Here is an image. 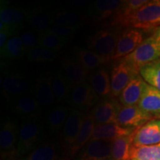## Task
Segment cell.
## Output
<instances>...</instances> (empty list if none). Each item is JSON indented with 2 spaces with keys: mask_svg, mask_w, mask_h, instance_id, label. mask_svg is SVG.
Instances as JSON below:
<instances>
[{
  "mask_svg": "<svg viewBox=\"0 0 160 160\" xmlns=\"http://www.w3.org/2000/svg\"><path fill=\"white\" fill-rule=\"evenodd\" d=\"M42 128L37 119L25 120L19 128L17 145L18 157H25L40 144Z\"/></svg>",
  "mask_w": 160,
  "mask_h": 160,
  "instance_id": "3",
  "label": "cell"
},
{
  "mask_svg": "<svg viewBox=\"0 0 160 160\" xmlns=\"http://www.w3.org/2000/svg\"><path fill=\"white\" fill-rule=\"evenodd\" d=\"M53 75L45 73L36 80L33 85V97L42 108H48L56 104L52 88Z\"/></svg>",
  "mask_w": 160,
  "mask_h": 160,
  "instance_id": "14",
  "label": "cell"
},
{
  "mask_svg": "<svg viewBox=\"0 0 160 160\" xmlns=\"http://www.w3.org/2000/svg\"><path fill=\"white\" fill-rule=\"evenodd\" d=\"M84 117L81 111L73 108L69 111L68 117L62 131V148L66 153H68L72 145L79 135L82 125Z\"/></svg>",
  "mask_w": 160,
  "mask_h": 160,
  "instance_id": "9",
  "label": "cell"
},
{
  "mask_svg": "<svg viewBox=\"0 0 160 160\" xmlns=\"http://www.w3.org/2000/svg\"><path fill=\"white\" fill-rule=\"evenodd\" d=\"M78 62L88 70L94 69L110 61L91 50H79L77 53Z\"/></svg>",
  "mask_w": 160,
  "mask_h": 160,
  "instance_id": "33",
  "label": "cell"
},
{
  "mask_svg": "<svg viewBox=\"0 0 160 160\" xmlns=\"http://www.w3.org/2000/svg\"><path fill=\"white\" fill-rule=\"evenodd\" d=\"M123 27L149 30L160 27V0L148 1L124 23Z\"/></svg>",
  "mask_w": 160,
  "mask_h": 160,
  "instance_id": "2",
  "label": "cell"
},
{
  "mask_svg": "<svg viewBox=\"0 0 160 160\" xmlns=\"http://www.w3.org/2000/svg\"><path fill=\"white\" fill-rule=\"evenodd\" d=\"M146 85L139 73L135 76L119 97V103L122 106L138 105Z\"/></svg>",
  "mask_w": 160,
  "mask_h": 160,
  "instance_id": "18",
  "label": "cell"
},
{
  "mask_svg": "<svg viewBox=\"0 0 160 160\" xmlns=\"http://www.w3.org/2000/svg\"><path fill=\"white\" fill-rule=\"evenodd\" d=\"M77 29V28L74 27L52 25L46 32L59 38V39L65 41L66 43H68L74 38Z\"/></svg>",
  "mask_w": 160,
  "mask_h": 160,
  "instance_id": "38",
  "label": "cell"
},
{
  "mask_svg": "<svg viewBox=\"0 0 160 160\" xmlns=\"http://www.w3.org/2000/svg\"><path fill=\"white\" fill-rule=\"evenodd\" d=\"M96 122L91 113L84 117L82 125L79 133V135L72 145L69 153L71 156H74L76 153L81 151L89 142L92 137Z\"/></svg>",
  "mask_w": 160,
  "mask_h": 160,
  "instance_id": "23",
  "label": "cell"
},
{
  "mask_svg": "<svg viewBox=\"0 0 160 160\" xmlns=\"http://www.w3.org/2000/svg\"><path fill=\"white\" fill-rule=\"evenodd\" d=\"M119 102L114 99H105L97 103L91 114L97 125L117 124V118L122 108Z\"/></svg>",
  "mask_w": 160,
  "mask_h": 160,
  "instance_id": "11",
  "label": "cell"
},
{
  "mask_svg": "<svg viewBox=\"0 0 160 160\" xmlns=\"http://www.w3.org/2000/svg\"><path fill=\"white\" fill-rule=\"evenodd\" d=\"M19 160H20V159H19Z\"/></svg>",
  "mask_w": 160,
  "mask_h": 160,
  "instance_id": "40",
  "label": "cell"
},
{
  "mask_svg": "<svg viewBox=\"0 0 160 160\" xmlns=\"http://www.w3.org/2000/svg\"><path fill=\"white\" fill-rule=\"evenodd\" d=\"M112 142L91 140L79 151L78 160H110Z\"/></svg>",
  "mask_w": 160,
  "mask_h": 160,
  "instance_id": "15",
  "label": "cell"
},
{
  "mask_svg": "<svg viewBox=\"0 0 160 160\" xmlns=\"http://www.w3.org/2000/svg\"><path fill=\"white\" fill-rule=\"evenodd\" d=\"M130 160H160V144L151 146L132 145Z\"/></svg>",
  "mask_w": 160,
  "mask_h": 160,
  "instance_id": "32",
  "label": "cell"
},
{
  "mask_svg": "<svg viewBox=\"0 0 160 160\" xmlns=\"http://www.w3.org/2000/svg\"><path fill=\"white\" fill-rule=\"evenodd\" d=\"M54 17L42 11H36L30 15L29 24L33 33L38 35L45 33L53 24Z\"/></svg>",
  "mask_w": 160,
  "mask_h": 160,
  "instance_id": "30",
  "label": "cell"
},
{
  "mask_svg": "<svg viewBox=\"0 0 160 160\" xmlns=\"http://www.w3.org/2000/svg\"><path fill=\"white\" fill-rule=\"evenodd\" d=\"M68 113L69 111L66 106L62 105H58L51 109L47 119L48 128L51 134H57L63 128Z\"/></svg>",
  "mask_w": 160,
  "mask_h": 160,
  "instance_id": "24",
  "label": "cell"
},
{
  "mask_svg": "<svg viewBox=\"0 0 160 160\" xmlns=\"http://www.w3.org/2000/svg\"><path fill=\"white\" fill-rule=\"evenodd\" d=\"M26 54L21 37H12L1 48V57L4 59L14 60Z\"/></svg>",
  "mask_w": 160,
  "mask_h": 160,
  "instance_id": "31",
  "label": "cell"
},
{
  "mask_svg": "<svg viewBox=\"0 0 160 160\" xmlns=\"http://www.w3.org/2000/svg\"><path fill=\"white\" fill-rule=\"evenodd\" d=\"M119 32L114 29L99 31L89 39L88 48L110 60L114 55Z\"/></svg>",
  "mask_w": 160,
  "mask_h": 160,
  "instance_id": "4",
  "label": "cell"
},
{
  "mask_svg": "<svg viewBox=\"0 0 160 160\" xmlns=\"http://www.w3.org/2000/svg\"><path fill=\"white\" fill-rule=\"evenodd\" d=\"M71 102L75 109H88L97 105L99 96L92 86L84 83L72 88L71 92Z\"/></svg>",
  "mask_w": 160,
  "mask_h": 160,
  "instance_id": "13",
  "label": "cell"
},
{
  "mask_svg": "<svg viewBox=\"0 0 160 160\" xmlns=\"http://www.w3.org/2000/svg\"><path fill=\"white\" fill-rule=\"evenodd\" d=\"M124 1L121 0H98L92 3L89 8L91 16L100 19H108L117 14Z\"/></svg>",
  "mask_w": 160,
  "mask_h": 160,
  "instance_id": "22",
  "label": "cell"
},
{
  "mask_svg": "<svg viewBox=\"0 0 160 160\" xmlns=\"http://www.w3.org/2000/svg\"><path fill=\"white\" fill-rule=\"evenodd\" d=\"M57 55L55 51L44 48L42 47H37L31 50L27 53L28 60L32 62H52L57 59Z\"/></svg>",
  "mask_w": 160,
  "mask_h": 160,
  "instance_id": "36",
  "label": "cell"
},
{
  "mask_svg": "<svg viewBox=\"0 0 160 160\" xmlns=\"http://www.w3.org/2000/svg\"><path fill=\"white\" fill-rule=\"evenodd\" d=\"M4 97L8 99H16L28 95L31 86L25 76L17 72H8L2 82Z\"/></svg>",
  "mask_w": 160,
  "mask_h": 160,
  "instance_id": "7",
  "label": "cell"
},
{
  "mask_svg": "<svg viewBox=\"0 0 160 160\" xmlns=\"http://www.w3.org/2000/svg\"><path fill=\"white\" fill-rule=\"evenodd\" d=\"M71 85L61 71H57L54 75H53L52 88L56 103L61 105L67 101L69 95L71 96Z\"/></svg>",
  "mask_w": 160,
  "mask_h": 160,
  "instance_id": "28",
  "label": "cell"
},
{
  "mask_svg": "<svg viewBox=\"0 0 160 160\" xmlns=\"http://www.w3.org/2000/svg\"><path fill=\"white\" fill-rule=\"evenodd\" d=\"M39 47L51 50V51H59L60 49L65 47L66 44H67L63 40L55 37V36L50 34L47 32H45V33L39 35Z\"/></svg>",
  "mask_w": 160,
  "mask_h": 160,
  "instance_id": "37",
  "label": "cell"
},
{
  "mask_svg": "<svg viewBox=\"0 0 160 160\" xmlns=\"http://www.w3.org/2000/svg\"><path fill=\"white\" fill-rule=\"evenodd\" d=\"M62 73L71 88L86 83L90 73L89 70L80 64L79 62L71 59H64L62 62Z\"/></svg>",
  "mask_w": 160,
  "mask_h": 160,
  "instance_id": "21",
  "label": "cell"
},
{
  "mask_svg": "<svg viewBox=\"0 0 160 160\" xmlns=\"http://www.w3.org/2000/svg\"><path fill=\"white\" fill-rule=\"evenodd\" d=\"M25 53H29L31 50L39 47V37L37 33L31 31H27L23 33L21 36Z\"/></svg>",
  "mask_w": 160,
  "mask_h": 160,
  "instance_id": "39",
  "label": "cell"
},
{
  "mask_svg": "<svg viewBox=\"0 0 160 160\" xmlns=\"http://www.w3.org/2000/svg\"><path fill=\"white\" fill-rule=\"evenodd\" d=\"M20 160H59V154L56 144L47 141L40 143L31 153Z\"/></svg>",
  "mask_w": 160,
  "mask_h": 160,
  "instance_id": "25",
  "label": "cell"
},
{
  "mask_svg": "<svg viewBox=\"0 0 160 160\" xmlns=\"http://www.w3.org/2000/svg\"><path fill=\"white\" fill-rule=\"evenodd\" d=\"M139 74L146 83L160 91V59L142 68Z\"/></svg>",
  "mask_w": 160,
  "mask_h": 160,
  "instance_id": "34",
  "label": "cell"
},
{
  "mask_svg": "<svg viewBox=\"0 0 160 160\" xmlns=\"http://www.w3.org/2000/svg\"><path fill=\"white\" fill-rule=\"evenodd\" d=\"M135 130L122 127L118 124H96L91 140L113 142L118 138L131 134Z\"/></svg>",
  "mask_w": 160,
  "mask_h": 160,
  "instance_id": "19",
  "label": "cell"
},
{
  "mask_svg": "<svg viewBox=\"0 0 160 160\" xmlns=\"http://www.w3.org/2000/svg\"><path fill=\"white\" fill-rule=\"evenodd\" d=\"M133 132L131 134L118 138L112 142V152L110 160H130Z\"/></svg>",
  "mask_w": 160,
  "mask_h": 160,
  "instance_id": "27",
  "label": "cell"
},
{
  "mask_svg": "<svg viewBox=\"0 0 160 160\" xmlns=\"http://www.w3.org/2000/svg\"><path fill=\"white\" fill-rule=\"evenodd\" d=\"M29 17L30 15L22 9L1 4L0 23L13 29L16 33L25 26L26 22L29 20Z\"/></svg>",
  "mask_w": 160,
  "mask_h": 160,
  "instance_id": "17",
  "label": "cell"
},
{
  "mask_svg": "<svg viewBox=\"0 0 160 160\" xmlns=\"http://www.w3.org/2000/svg\"><path fill=\"white\" fill-rule=\"evenodd\" d=\"M142 42L143 34L139 30L128 28L120 32L115 53L111 60H120L130 55Z\"/></svg>",
  "mask_w": 160,
  "mask_h": 160,
  "instance_id": "8",
  "label": "cell"
},
{
  "mask_svg": "<svg viewBox=\"0 0 160 160\" xmlns=\"http://www.w3.org/2000/svg\"><path fill=\"white\" fill-rule=\"evenodd\" d=\"M160 144V119L149 121L133 132V145L151 146Z\"/></svg>",
  "mask_w": 160,
  "mask_h": 160,
  "instance_id": "12",
  "label": "cell"
},
{
  "mask_svg": "<svg viewBox=\"0 0 160 160\" xmlns=\"http://www.w3.org/2000/svg\"><path fill=\"white\" fill-rule=\"evenodd\" d=\"M19 131L17 125L11 119L2 124L0 131L1 160H17Z\"/></svg>",
  "mask_w": 160,
  "mask_h": 160,
  "instance_id": "5",
  "label": "cell"
},
{
  "mask_svg": "<svg viewBox=\"0 0 160 160\" xmlns=\"http://www.w3.org/2000/svg\"><path fill=\"white\" fill-rule=\"evenodd\" d=\"M138 106L153 119H160V91L147 84Z\"/></svg>",
  "mask_w": 160,
  "mask_h": 160,
  "instance_id": "20",
  "label": "cell"
},
{
  "mask_svg": "<svg viewBox=\"0 0 160 160\" xmlns=\"http://www.w3.org/2000/svg\"><path fill=\"white\" fill-rule=\"evenodd\" d=\"M148 1L147 0H128L124 1L123 5L120 8L119 11L112 19V25L123 26L125 22L128 18L136 13L140 8Z\"/></svg>",
  "mask_w": 160,
  "mask_h": 160,
  "instance_id": "29",
  "label": "cell"
},
{
  "mask_svg": "<svg viewBox=\"0 0 160 160\" xmlns=\"http://www.w3.org/2000/svg\"><path fill=\"white\" fill-rule=\"evenodd\" d=\"M153 119H155L144 112L138 105L122 106L117 124L127 128L137 129Z\"/></svg>",
  "mask_w": 160,
  "mask_h": 160,
  "instance_id": "10",
  "label": "cell"
},
{
  "mask_svg": "<svg viewBox=\"0 0 160 160\" xmlns=\"http://www.w3.org/2000/svg\"><path fill=\"white\" fill-rule=\"evenodd\" d=\"M42 108L33 96L25 95L13 100V110L16 114L25 120L37 119Z\"/></svg>",
  "mask_w": 160,
  "mask_h": 160,
  "instance_id": "16",
  "label": "cell"
},
{
  "mask_svg": "<svg viewBox=\"0 0 160 160\" xmlns=\"http://www.w3.org/2000/svg\"><path fill=\"white\" fill-rule=\"evenodd\" d=\"M83 22L82 13L78 11H60L54 16L53 25L79 28Z\"/></svg>",
  "mask_w": 160,
  "mask_h": 160,
  "instance_id": "35",
  "label": "cell"
},
{
  "mask_svg": "<svg viewBox=\"0 0 160 160\" xmlns=\"http://www.w3.org/2000/svg\"><path fill=\"white\" fill-rule=\"evenodd\" d=\"M123 59L139 73L145 65L160 59V27L143 40L133 53Z\"/></svg>",
  "mask_w": 160,
  "mask_h": 160,
  "instance_id": "1",
  "label": "cell"
},
{
  "mask_svg": "<svg viewBox=\"0 0 160 160\" xmlns=\"http://www.w3.org/2000/svg\"><path fill=\"white\" fill-rule=\"evenodd\" d=\"M91 85L98 96L106 97L111 94V76L105 68L97 70L91 76Z\"/></svg>",
  "mask_w": 160,
  "mask_h": 160,
  "instance_id": "26",
  "label": "cell"
},
{
  "mask_svg": "<svg viewBox=\"0 0 160 160\" xmlns=\"http://www.w3.org/2000/svg\"><path fill=\"white\" fill-rule=\"evenodd\" d=\"M139 73L125 59H120L113 66L111 73V97L119 98L128 84Z\"/></svg>",
  "mask_w": 160,
  "mask_h": 160,
  "instance_id": "6",
  "label": "cell"
}]
</instances>
